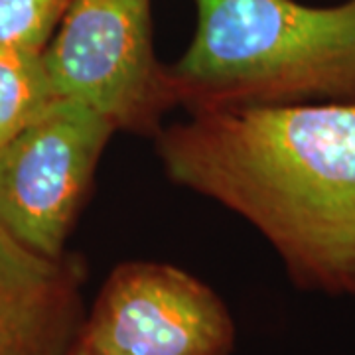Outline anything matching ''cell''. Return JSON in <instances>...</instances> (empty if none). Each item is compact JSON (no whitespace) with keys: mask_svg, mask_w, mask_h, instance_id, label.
Wrapping results in <instances>:
<instances>
[{"mask_svg":"<svg viewBox=\"0 0 355 355\" xmlns=\"http://www.w3.org/2000/svg\"><path fill=\"white\" fill-rule=\"evenodd\" d=\"M156 150L172 182L253 223L298 288L355 298V105L200 109Z\"/></svg>","mask_w":355,"mask_h":355,"instance_id":"obj_1","label":"cell"},{"mask_svg":"<svg viewBox=\"0 0 355 355\" xmlns=\"http://www.w3.org/2000/svg\"><path fill=\"white\" fill-rule=\"evenodd\" d=\"M198 26L168 76L176 105H355V0H196Z\"/></svg>","mask_w":355,"mask_h":355,"instance_id":"obj_2","label":"cell"},{"mask_svg":"<svg viewBox=\"0 0 355 355\" xmlns=\"http://www.w3.org/2000/svg\"><path fill=\"white\" fill-rule=\"evenodd\" d=\"M44 62L58 97L85 103L116 130L156 135L176 105L154 55L150 0H71Z\"/></svg>","mask_w":355,"mask_h":355,"instance_id":"obj_3","label":"cell"},{"mask_svg":"<svg viewBox=\"0 0 355 355\" xmlns=\"http://www.w3.org/2000/svg\"><path fill=\"white\" fill-rule=\"evenodd\" d=\"M116 128L76 99L58 97L0 148V229L60 257Z\"/></svg>","mask_w":355,"mask_h":355,"instance_id":"obj_4","label":"cell"},{"mask_svg":"<svg viewBox=\"0 0 355 355\" xmlns=\"http://www.w3.org/2000/svg\"><path fill=\"white\" fill-rule=\"evenodd\" d=\"M87 355H231L235 322L193 275L150 261L114 268L85 318Z\"/></svg>","mask_w":355,"mask_h":355,"instance_id":"obj_5","label":"cell"},{"mask_svg":"<svg viewBox=\"0 0 355 355\" xmlns=\"http://www.w3.org/2000/svg\"><path fill=\"white\" fill-rule=\"evenodd\" d=\"M85 277L76 254H42L0 229V355H73Z\"/></svg>","mask_w":355,"mask_h":355,"instance_id":"obj_6","label":"cell"},{"mask_svg":"<svg viewBox=\"0 0 355 355\" xmlns=\"http://www.w3.org/2000/svg\"><path fill=\"white\" fill-rule=\"evenodd\" d=\"M55 99L44 53L0 48V148L30 127Z\"/></svg>","mask_w":355,"mask_h":355,"instance_id":"obj_7","label":"cell"},{"mask_svg":"<svg viewBox=\"0 0 355 355\" xmlns=\"http://www.w3.org/2000/svg\"><path fill=\"white\" fill-rule=\"evenodd\" d=\"M71 0H0V48L44 53Z\"/></svg>","mask_w":355,"mask_h":355,"instance_id":"obj_8","label":"cell"},{"mask_svg":"<svg viewBox=\"0 0 355 355\" xmlns=\"http://www.w3.org/2000/svg\"><path fill=\"white\" fill-rule=\"evenodd\" d=\"M73 355H87V354H85V352H83V349H81V347L77 345V349H76V352H73Z\"/></svg>","mask_w":355,"mask_h":355,"instance_id":"obj_9","label":"cell"}]
</instances>
